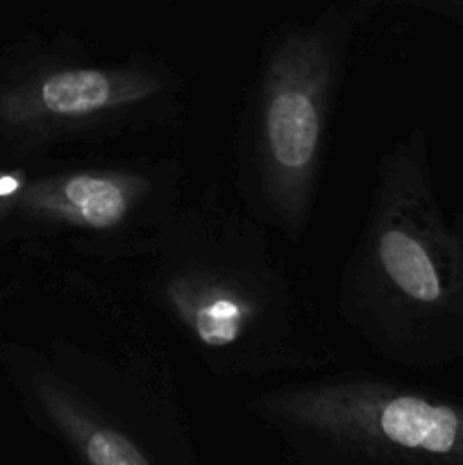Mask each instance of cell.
Instances as JSON below:
<instances>
[{"label": "cell", "mask_w": 463, "mask_h": 465, "mask_svg": "<svg viewBox=\"0 0 463 465\" xmlns=\"http://www.w3.org/2000/svg\"><path fill=\"white\" fill-rule=\"evenodd\" d=\"M281 241L218 182L184 195L132 262L136 293L209 375L266 381L330 371L339 350Z\"/></svg>", "instance_id": "obj_1"}, {"label": "cell", "mask_w": 463, "mask_h": 465, "mask_svg": "<svg viewBox=\"0 0 463 465\" xmlns=\"http://www.w3.org/2000/svg\"><path fill=\"white\" fill-rule=\"evenodd\" d=\"M0 166V230L77 268L130 266L184 200L177 154L80 153Z\"/></svg>", "instance_id": "obj_6"}, {"label": "cell", "mask_w": 463, "mask_h": 465, "mask_svg": "<svg viewBox=\"0 0 463 465\" xmlns=\"http://www.w3.org/2000/svg\"><path fill=\"white\" fill-rule=\"evenodd\" d=\"M348 5L361 25L384 9H418L463 25V0H348Z\"/></svg>", "instance_id": "obj_7"}, {"label": "cell", "mask_w": 463, "mask_h": 465, "mask_svg": "<svg viewBox=\"0 0 463 465\" xmlns=\"http://www.w3.org/2000/svg\"><path fill=\"white\" fill-rule=\"evenodd\" d=\"M286 465H463V398L363 368L275 381L245 402Z\"/></svg>", "instance_id": "obj_5"}, {"label": "cell", "mask_w": 463, "mask_h": 465, "mask_svg": "<svg viewBox=\"0 0 463 465\" xmlns=\"http://www.w3.org/2000/svg\"><path fill=\"white\" fill-rule=\"evenodd\" d=\"M336 313L389 366L463 361V213L440 200L420 125L377 159L366 218L336 284Z\"/></svg>", "instance_id": "obj_3"}, {"label": "cell", "mask_w": 463, "mask_h": 465, "mask_svg": "<svg viewBox=\"0 0 463 465\" xmlns=\"http://www.w3.org/2000/svg\"><path fill=\"white\" fill-rule=\"evenodd\" d=\"M50 286L57 321L9 352L30 420L71 465H202L171 352L130 295L86 268Z\"/></svg>", "instance_id": "obj_2"}, {"label": "cell", "mask_w": 463, "mask_h": 465, "mask_svg": "<svg viewBox=\"0 0 463 465\" xmlns=\"http://www.w3.org/2000/svg\"><path fill=\"white\" fill-rule=\"evenodd\" d=\"M361 23L348 3L281 21L266 35L234 141L236 200L281 241L311 227L330 127Z\"/></svg>", "instance_id": "obj_4"}]
</instances>
